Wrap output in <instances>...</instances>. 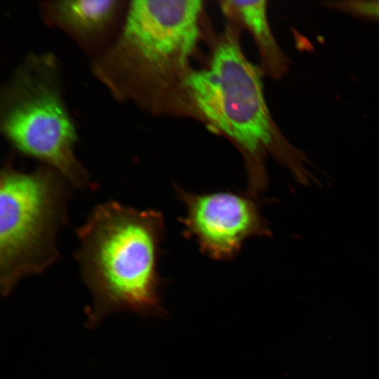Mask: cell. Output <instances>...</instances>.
Wrapping results in <instances>:
<instances>
[{"label": "cell", "mask_w": 379, "mask_h": 379, "mask_svg": "<svg viewBox=\"0 0 379 379\" xmlns=\"http://www.w3.org/2000/svg\"><path fill=\"white\" fill-rule=\"evenodd\" d=\"M222 11L239 20L252 34L265 60L274 62L279 53L267 14V1H222Z\"/></svg>", "instance_id": "obj_8"}, {"label": "cell", "mask_w": 379, "mask_h": 379, "mask_svg": "<svg viewBox=\"0 0 379 379\" xmlns=\"http://www.w3.org/2000/svg\"><path fill=\"white\" fill-rule=\"evenodd\" d=\"M164 233L162 214L113 200L98 204L77 230L74 258L91 293L86 325L110 314L158 312L157 264Z\"/></svg>", "instance_id": "obj_1"}, {"label": "cell", "mask_w": 379, "mask_h": 379, "mask_svg": "<svg viewBox=\"0 0 379 379\" xmlns=\"http://www.w3.org/2000/svg\"><path fill=\"white\" fill-rule=\"evenodd\" d=\"M126 0H49L39 4L45 24L68 36L91 60L114 40L122 25Z\"/></svg>", "instance_id": "obj_7"}, {"label": "cell", "mask_w": 379, "mask_h": 379, "mask_svg": "<svg viewBox=\"0 0 379 379\" xmlns=\"http://www.w3.org/2000/svg\"><path fill=\"white\" fill-rule=\"evenodd\" d=\"M203 1L133 0L112 43L91 60L95 79L118 103L160 112L170 78L199 36Z\"/></svg>", "instance_id": "obj_2"}, {"label": "cell", "mask_w": 379, "mask_h": 379, "mask_svg": "<svg viewBox=\"0 0 379 379\" xmlns=\"http://www.w3.org/2000/svg\"><path fill=\"white\" fill-rule=\"evenodd\" d=\"M183 85L203 117L242 152L251 196L256 197L267 186L264 159L268 152L293 178L305 172V157L277 140L260 71L246 58L236 39L230 36L220 41L208 67L185 74Z\"/></svg>", "instance_id": "obj_3"}, {"label": "cell", "mask_w": 379, "mask_h": 379, "mask_svg": "<svg viewBox=\"0 0 379 379\" xmlns=\"http://www.w3.org/2000/svg\"><path fill=\"white\" fill-rule=\"evenodd\" d=\"M72 184L41 164L31 172L11 162L0 175V289L8 295L23 279L60 257L57 237L67 223Z\"/></svg>", "instance_id": "obj_5"}, {"label": "cell", "mask_w": 379, "mask_h": 379, "mask_svg": "<svg viewBox=\"0 0 379 379\" xmlns=\"http://www.w3.org/2000/svg\"><path fill=\"white\" fill-rule=\"evenodd\" d=\"M64 90L58 56L29 51L1 86L0 131L14 149L54 168L74 187L94 189L76 154L78 132Z\"/></svg>", "instance_id": "obj_4"}, {"label": "cell", "mask_w": 379, "mask_h": 379, "mask_svg": "<svg viewBox=\"0 0 379 379\" xmlns=\"http://www.w3.org/2000/svg\"><path fill=\"white\" fill-rule=\"evenodd\" d=\"M186 213L182 219L186 236L202 253L226 260L234 258L252 237H269L271 230L252 196L232 192L198 194L176 188Z\"/></svg>", "instance_id": "obj_6"}]
</instances>
